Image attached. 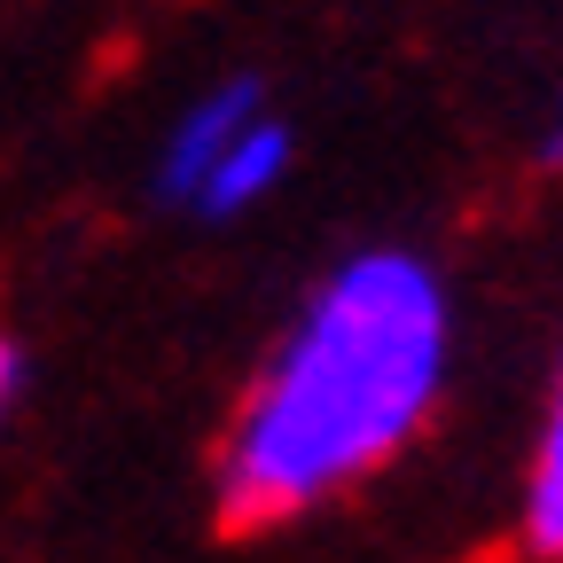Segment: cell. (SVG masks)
Returning a JSON list of instances; mask_svg holds the SVG:
<instances>
[{"label":"cell","instance_id":"obj_1","mask_svg":"<svg viewBox=\"0 0 563 563\" xmlns=\"http://www.w3.org/2000/svg\"><path fill=\"white\" fill-rule=\"evenodd\" d=\"M454 368V298L422 251H352L298 306L258 368L228 454L220 509L235 525L306 517L376 477L439 415Z\"/></svg>","mask_w":563,"mask_h":563},{"label":"cell","instance_id":"obj_4","mask_svg":"<svg viewBox=\"0 0 563 563\" xmlns=\"http://www.w3.org/2000/svg\"><path fill=\"white\" fill-rule=\"evenodd\" d=\"M517 540L532 555H555L563 548V407L555 399L540 415L532 454H525V477H517Z\"/></svg>","mask_w":563,"mask_h":563},{"label":"cell","instance_id":"obj_5","mask_svg":"<svg viewBox=\"0 0 563 563\" xmlns=\"http://www.w3.org/2000/svg\"><path fill=\"white\" fill-rule=\"evenodd\" d=\"M16 391H24V352L0 336V415H9V399H16Z\"/></svg>","mask_w":563,"mask_h":563},{"label":"cell","instance_id":"obj_2","mask_svg":"<svg viewBox=\"0 0 563 563\" xmlns=\"http://www.w3.org/2000/svg\"><path fill=\"white\" fill-rule=\"evenodd\" d=\"M290 125H282L274 110H258L220 157H211V173L196 180L188 211H203V220H243V211H258L282 180H290Z\"/></svg>","mask_w":563,"mask_h":563},{"label":"cell","instance_id":"obj_3","mask_svg":"<svg viewBox=\"0 0 563 563\" xmlns=\"http://www.w3.org/2000/svg\"><path fill=\"white\" fill-rule=\"evenodd\" d=\"M258 110H266V95H258L251 79H220V87H203V95L173 118V133H165L157 188H165L173 203H188V196H196V180L211 173V157H220V150H228V141H235Z\"/></svg>","mask_w":563,"mask_h":563}]
</instances>
